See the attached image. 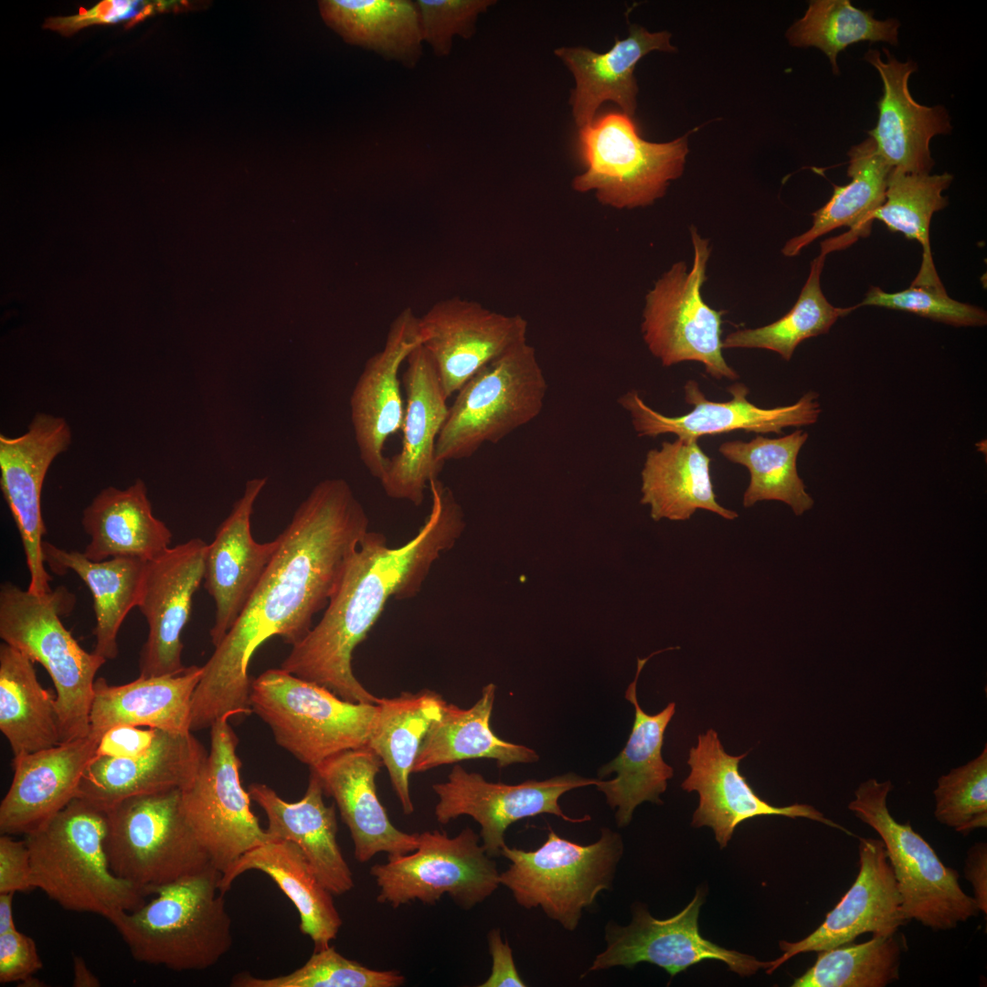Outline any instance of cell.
Instances as JSON below:
<instances>
[{
  "label": "cell",
  "instance_id": "6da1fadb",
  "mask_svg": "<svg viewBox=\"0 0 987 987\" xmlns=\"http://www.w3.org/2000/svg\"><path fill=\"white\" fill-rule=\"evenodd\" d=\"M368 524L346 481L314 486L278 536V550L241 615L202 665L191 702L195 726L252 713L249 665L255 652L274 636L292 646L306 636Z\"/></svg>",
  "mask_w": 987,
  "mask_h": 987
},
{
  "label": "cell",
  "instance_id": "7a4b0ae2",
  "mask_svg": "<svg viewBox=\"0 0 987 987\" xmlns=\"http://www.w3.org/2000/svg\"><path fill=\"white\" fill-rule=\"evenodd\" d=\"M430 513L417 535L390 547L384 535L367 531L348 557L320 621L292 646L281 668L352 703L377 704L355 677L352 654L387 600L420 590L434 562L453 547L465 522L452 491L430 482Z\"/></svg>",
  "mask_w": 987,
  "mask_h": 987
},
{
  "label": "cell",
  "instance_id": "3957f363",
  "mask_svg": "<svg viewBox=\"0 0 987 987\" xmlns=\"http://www.w3.org/2000/svg\"><path fill=\"white\" fill-rule=\"evenodd\" d=\"M108 809L75 797L37 830L24 835L34 889L69 911L102 916L142 907L147 897L110 868L104 839Z\"/></svg>",
  "mask_w": 987,
  "mask_h": 987
},
{
  "label": "cell",
  "instance_id": "277c9868",
  "mask_svg": "<svg viewBox=\"0 0 987 987\" xmlns=\"http://www.w3.org/2000/svg\"><path fill=\"white\" fill-rule=\"evenodd\" d=\"M213 865L164 885L139 908L111 919L139 962L175 971L217 964L233 944L232 921Z\"/></svg>",
  "mask_w": 987,
  "mask_h": 987
},
{
  "label": "cell",
  "instance_id": "5b68a950",
  "mask_svg": "<svg viewBox=\"0 0 987 987\" xmlns=\"http://www.w3.org/2000/svg\"><path fill=\"white\" fill-rule=\"evenodd\" d=\"M75 596L60 586L46 593L10 581L0 586V637L50 675L56 689L61 742L90 734L95 675L106 660L85 651L66 629Z\"/></svg>",
  "mask_w": 987,
  "mask_h": 987
},
{
  "label": "cell",
  "instance_id": "8992f818",
  "mask_svg": "<svg viewBox=\"0 0 987 987\" xmlns=\"http://www.w3.org/2000/svg\"><path fill=\"white\" fill-rule=\"evenodd\" d=\"M623 854L621 836L609 828L589 844H580L549 829L547 838L536 850L504 844L501 855L509 860L500 873V885L507 887L516 903L527 909L540 907L565 929L574 931L585 908L612 886Z\"/></svg>",
  "mask_w": 987,
  "mask_h": 987
},
{
  "label": "cell",
  "instance_id": "52a82bcc",
  "mask_svg": "<svg viewBox=\"0 0 987 987\" xmlns=\"http://www.w3.org/2000/svg\"><path fill=\"white\" fill-rule=\"evenodd\" d=\"M104 848L112 873L146 896L212 865L184 816L181 789L132 796L109 808Z\"/></svg>",
  "mask_w": 987,
  "mask_h": 987
},
{
  "label": "cell",
  "instance_id": "ba28073f",
  "mask_svg": "<svg viewBox=\"0 0 987 987\" xmlns=\"http://www.w3.org/2000/svg\"><path fill=\"white\" fill-rule=\"evenodd\" d=\"M547 390L527 341L490 362L457 392L437 439V462L469 458L528 424L541 413Z\"/></svg>",
  "mask_w": 987,
  "mask_h": 987
},
{
  "label": "cell",
  "instance_id": "9c48e42d",
  "mask_svg": "<svg viewBox=\"0 0 987 987\" xmlns=\"http://www.w3.org/2000/svg\"><path fill=\"white\" fill-rule=\"evenodd\" d=\"M250 706L276 743L310 768L345 750L366 747L377 704L352 703L285 670L251 681Z\"/></svg>",
  "mask_w": 987,
  "mask_h": 987
},
{
  "label": "cell",
  "instance_id": "30bf717a",
  "mask_svg": "<svg viewBox=\"0 0 987 987\" xmlns=\"http://www.w3.org/2000/svg\"><path fill=\"white\" fill-rule=\"evenodd\" d=\"M893 789L890 780L868 779L856 788L848 809L884 843L906 919L948 930L977 917L979 908L962 890L958 871L941 862L909 821L901 823L891 815L887 797Z\"/></svg>",
  "mask_w": 987,
  "mask_h": 987
},
{
  "label": "cell",
  "instance_id": "8fae6325",
  "mask_svg": "<svg viewBox=\"0 0 987 987\" xmlns=\"http://www.w3.org/2000/svg\"><path fill=\"white\" fill-rule=\"evenodd\" d=\"M578 151L586 166L572 187L595 191L600 203L618 209L646 207L662 197L684 171L687 135L668 143L643 140L631 117L608 112L579 129Z\"/></svg>",
  "mask_w": 987,
  "mask_h": 987
},
{
  "label": "cell",
  "instance_id": "7c38bea8",
  "mask_svg": "<svg viewBox=\"0 0 987 987\" xmlns=\"http://www.w3.org/2000/svg\"><path fill=\"white\" fill-rule=\"evenodd\" d=\"M693 266L675 262L645 296L642 333L650 352L663 366L697 361L715 379L736 380L738 373L722 354V311L708 306L701 289L711 254L709 240L690 228Z\"/></svg>",
  "mask_w": 987,
  "mask_h": 987
},
{
  "label": "cell",
  "instance_id": "4fadbf2b",
  "mask_svg": "<svg viewBox=\"0 0 987 987\" xmlns=\"http://www.w3.org/2000/svg\"><path fill=\"white\" fill-rule=\"evenodd\" d=\"M480 840L470 827L453 837L438 830L418 833L414 851L370 868L377 901L397 908L416 900L434 905L447 895L465 910L483 902L500 886V873Z\"/></svg>",
  "mask_w": 987,
  "mask_h": 987
},
{
  "label": "cell",
  "instance_id": "5bb4252c",
  "mask_svg": "<svg viewBox=\"0 0 987 987\" xmlns=\"http://www.w3.org/2000/svg\"><path fill=\"white\" fill-rule=\"evenodd\" d=\"M238 743L228 718L216 721L206 760L189 786L181 790L184 816L222 874L243 854L271 839L242 787Z\"/></svg>",
  "mask_w": 987,
  "mask_h": 987
},
{
  "label": "cell",
  "instance_id": "9a60e30c",
  "mask_svg": "<svg viewBox=\"0 0 987 987\" xmlns=\"http://www.w3.org/2000/svg\"><path fill=\"white\" fill-rule=\"evenodd\" d=\"M703 902L704 892L698 889L682 911L664 919L653 917L644 905L635 904L628 925L606 924V949L596 956L589 971L616 966L632 969L638 963L648 962L673 977L694 964L716 960L740 976H749L770 967V961L722 948L702 937L698 917Z\"/></svg>",
  "mask_w": 987,
  "mask_h": 987
},
{
  "label": "cell",
  "instance_id": "2e32d148",
  "mask_svg": "<svg viewBox=\"0 0 987 987\" xmlns=\"http://www.w3.org/2000/svg\"><path fill=\"white\" fill-rule=\"evenodd\" d=\"M599 780L569 772L514 785L495 783L487 781L479 773L468 772L457 764L445 782L432 785L439 798L434 813L441 824L462 815L471 816L481 827L479 835L487 854L495 858L501 856V850L506 844L507 828L521 819L549 813L573 823L589 821V815L579 819L568 816L558 801L571 790L596 786Z\"/></svg>",
  "mask_w": 987,
  "mask_h": 987
},
{
  "label": "cell",
  "instance_id": "e0dca14e",
  "mask_svg": "<svg viewBox=\"0 0 987 987\" xmlns=\"http://www.w3.org/2000/svg\"><path fill=\"white\" fill-rule=\"evenodd\" d=\"M421 345L433 358L447 398L480 369L527 341V321L460 297L440 300L418 322Z\"/></svg>",
  "mask_w": 987,
  "mask_h": 987
},
{
  "label": "cell",
  "instance_id": "ac0fdd59",
  "mask_svg": "<svg viewBox=\"0 0 987 987\" xmlns=\"http://www.w3.org/2000/svg\"><path fill=\"white\" fill-rule=\"evenodd\" d=\"M70 442L66 420L45 413H37L19 437L0 435V487L21 537L30 576L27 589L34 593L52 589L42 548L47 532L42 486L50 464Z\"/></svg>",
  "mask_w": 987,
  "mask_h": 987
},
{
  "label": "cell",
  "instance_id": "d6986e66",
  "mask_svg": "<svg viewBox=\"0 0 987 987\" xmlns=\"http://www.w3.org/2000/svg\"><path fill=\"white\" fill-rule=\"evenodd\" d=\"M207 547L195 537L147 561L137 606L148 625L139 655L141 676L175 674L186 668L181 636L204 579Z\"/></svg>",
  "mask_w": 987,
  "mask_h": 987
},
{
  "label": "cell",
  "instance_id": "ffe728a7",
  "mask_svg": "<svg viewBox=\"0 0 987 987\" xmlns=\"http://www.w3.org/2000/svg\"><path fill=\"white\" fill-rule=\"evenodd\" d=\"M731 399L726 402L708 400L698 383L690 379L685 385V398L693 409L680 416H665L648 406L636 390L621 395L619 404L629 412L639 437L655 438L672 433L681 440H697L736 430L756 433H781L788 427L815 423L822 412L815 392L805 393L792 405L772 409L759 408L747 396L748 388L736 383L727 388Z\"/></svg>",
  "mask_w": 987,
  "mask_h": 987
},
{
  "label": "cell",
  "instance_id": "44dd1931",
  "mask_svg": "<svg viewBox=\"0 0 987 987\" xmlns=\"http://www.w3.org/2000/svg\"><path fill=\"white\" fill-rule=\"evenodd\" d=\"M859 871L851 887L806 938L780 940L782 955L766 970L772 973L791 958L849 944L862 934L893 936L907 920L893 869L881 839L858 837Z\"/></svg>",
  "mask_w": 987,
  "mask_h": 987
},
{
  "label": "cell",
  "instance_id": "7402d4cb",
  "mask_svg": "<svg viewBox=\"0 0 987 987\" xmlns=\"http://www.w3.org/2000/svg\"><path fill=\"white\" fill-rule=\"evenodd\" d=\"M747 755L748 752L739 756L727 753L712 728L698 735L697 745L689 751L687 764L691 770L681 787L699 794L692 825L711 827L720 847L727 846L739 823L768 815L807 818L853 835L811 805L794 803L777 807L761 799L739 772V762Z\"/></svg>",
  "mask_w": 987,
  "mask_h": 987
},
{
  "label": "cell",
  "instance_id": "603a6c76",
  "mask_svg": "<svg viewBox=\"0 0 987 987\" xmlns=\"http://www.w3.org/2000/svg\"><path fill=\"white\" fill-rule=\"evenodd\" d=\"M406 362L402 446L398 453L387 459L379 481L388 497L419 506L425 490L438 479L443 467L436 460V442L449 407L437 366L426 348L418 345Z\"/></svg>",
  "mask_w": 987,
  "mask_h": 987
},
{
  "label": "cell",
  "instance_id": "cb8c5ba5",
  "mask_svg": "<svg viewBox=\"0 0 987 987\" xmlns=\"http://www.w3.org/2000/svg\"><path fill=\"white\" fill-rule=\"evenodd\" d=\"M266 481L256 478L247 482L243 495L207 547L204 586L215 602V620L209 631L215 647L241 615L280 545L279 536L260 543L251 534L254 502Z\"/></svg>",
  "mask_w": 987,
  "mask_h": 987
},
{
  "label": "cell",
  "instance_id": "d4e9b609",
  "mask_svg": "<svg viewBox=\"0 0 987 987\" xmlns=\"http://www.w3.org/2000/svg\"><path fill=\"white\" fill-rule=\"evenodd\" d=\"M419 317L410 308L392 321L383 348L370 356L355 386L351 418L360 458L372 476L383 475L387 439L402 428L405 408L398 371L410 352L421 344Z\"/></svg>",
  "mask_w": 987,
  "mask_h": 987
},
{
  "label": "cell",
  "instance_id": "484cf974",
  "mask_svg": "<svg viewBox=\"0 0 987 987\" xmlns=\"http://www.w3.org/2000/svg\"><path fill=\"white\" fill-rule=\"evenodd\" d=\"M382 766L379 756L366 746L342 751L310 768L324 795L334 798L360 863L379 853L408 854L418 845V833L396 828L377 797L376 777Z\"/></svg>",
  "mask_w": 987,
  "mask_h": 987
},
{
  "label": "cell",
  "instance_id": "4316f807",
  "mask_svg": "<svg viewBox=\"0 0 987 987\" xmlns=\"http://www.w3.org/2000/svg\"><path fill=\"white\" fill-rule=\"evenodd\" d=\"M98 743L89 734L13 758V780L0 804L1 833H29L77 797Z\"/></svg>",
  "mask_w": 987,
  "mask_h": 987
},
{
  "label": "cell",
  "instance_id": "83f0119b",
  "mask_svg": "<svg viewBox=\"0 0 987 987\" xmlns=\"http://www.w3.org/2000/svg\"><path fill=\"white\" fill-rule=\"evenodd\" d=\"M869 49L865 59L878 71L883 81V95L877 101L876 125L867 131L878 154L893 168L905 173L929 174L934 161L929 143L938 134L950 133V117L945 107H928L918 103L908 90L910 75L918 70L913 60L897 59L889 50Z\"/></svg>",
  "mask_w": 987,
  "mask_h": 987
},
{
  "label": "cell",
  "instance_id": "f1b7e54d",
  "mask_svg": "<svg viewBox=\"0 0 987 987\" xmlns=\"http://www.w3.org/2000/svg\"><path fill=\"white\" fill-rule=\"evenodd\" d=\"M207 757L206 748L191 732L159 729L152 747L139 756H94L77 796L109 809L132 796L183 790L193 781Z\"/></svg>",
  "mask_w": 987,
  "mask_h": 987
},
{
  "label": "cell",
  "instance_id": "f546056e",
  "mask_svg": "<svg viewBox=\"0 0 987 987\" xmlns=\"http://www.w3.org/2000/svg\"><path fill=\"white\" fill-rule=\"evenodd\" d=\"M670 647L656 651L648 657L637 660L634 680L629 685L625 698L634 706V721L627 743L620 754L598 771L597 789L603 792L611 809H616L618 826L628 825L635 808L643 801L662 803L660 795L674 776V769L664 762L662 748L665 729L675 713V703L667 705L661 712L648 715L637 699V682L648 660Z\"/></svg>",
  "mask_w": 987,
  "mask_h": 987
},
{
  "label": "cell",
  "instance_id": "4dcf8cb0",
  "mask_svg": "<svg viewBox=\"0 0 987 987\" xmlns=\"http://www.w3.org/2000/svg\"><path fill=\"white\" fill-rule=\"evenodd\" d=\"M667 31L649 32L631 25L629 35L616 39L611 48L597 53L583 47H562L555 54L573 74L576 86L570 104L576 125L581 129L595 120L600 106L615 102L630 117L637 108L638 86L634 69L639 60L653 50L674 51Z\"/></svg>",
  "mask_w": 987,
  "mask_h": 987
},
{
  "label": "cell",
  "instance_id": "1f68e13d",
  "mask_svg": "<svg viewBox=\"0 0 987 987\" xmlns=\"http://www.w3.org/2000/svg\"><path fill=\"white\" fill-rule=\"evenodd\" d=\"M310 771L305 794L295 802L284 801L262 783L250 784L248 791L266 813L270 838L295 844L322 884L341 896L354 887L353 873L337 842L335 807L324 803L321 782Z\"/></svg>",
  "mask_w": 987,
  "mask_h": 987
},
{
  "label": "cell",
  "instance_id": "d6a6232c",
  "mask_svg": "<svg viewBox=\"0 0 987 987\" xmlns=\"http://www.w3.org/2000/svg\"><path fill=\"white\" fill-rule=\"evenodd\" d=\"M202 666L191 665L175 674L139 677L112 685L95 679L90 710V735L100 738L118 725L148 727L174 733L190 730L191 702Z\"/></svg>",
  "mask_w": 987,
  "mask_h": 987
},
{
  "label": "cell",
  "instance_id": "836d02e7",
  "mask_svg": "<svg viewBox=\"0 0 987 987\" xmlns=\"http://www.w3.org/2000/svg\"><path fill=\"white\" fill-rule=\"evenodd\" d=\"M250 870L270 876L292 901L300 916V930L313 942L314 950L330 946L343 920L333 894L322 884L300 848L293 843L270 839L239 857L222 875L219 890L225 895L234 880Z\"/></svg>",
  "mask_w": 987,
  "mask_h": 987
},
{
  "label": "cell",
  "instance_id": "e575fe53",
  "mask_svg": "<svg viewBox=\"0 0 987 987\" xmlns=\"http://www.w3.org/2000/svg\"><path fill=\"white\" fill-rule=\"evenodd\" d=\"M90 540L83 553L93 561L127 557L149 561L170 547L172 533L156 518L143 481L125 489H102L84 509Z\"/></svg>",
  "mask_w": 987,
  "mask_h": 987
},
{
  "label": "cell",
  "instance_id": "d590c367",
  "mask_svg": "<svg viewBox=\"0 0 987 987\" xmlns=\"http://www.w3.org/2000/svg\"><path fill=\"white\" fill-rule=\"evenodd\" d=\"M711 461L697 440L676 439L650 450L642 470L641 504L650 506L651 517L654 521H685L704 509L727 520L736 519L737 512L716 501Z\"/></svg>",
  "mask_w": 987,
  "mask_h": 987
},
{
  "label": "cell",
  "instance_id": "8d00e7d4",
  "mask_svg": "<svg viewBox=\"0 0 987 987\" xmlns=\"http://www.w3.org/2000/svg\"><path fill=\"white\" fill-rule=\"evenodd\" d=\"M45 563L56 574L76 573L90 589L96 619L94 653L106 661L117 657L119 630L130 610L138 606L146 563L140 558L118 557L93 561L84 553L66 550L43 542Z\"/></svg>",
  "mask_w": 987,
  "mask_h": 987
},
{
  "label": "cell",
  "instance_id": "74e56055",
  "mask_svg": "<svg viewBox=\"0 0 987 987\" xmlns=\"http://www.w3.org/2000/svg\"><path fill=\"white\" fill-rule=\"evenodd\" d=\"M495 691L494 684L486 685L480 699L468 709L446 703L420 745L412 773L470 759H492L499 768L536 762L539 757L534 749L504 740L492 730Z\"/></svg>",
  "mask_w": 987,
  "mask_h": 987
},
{
  "label": "cell",
  "instance_id": "f35d334b",
  "mask_svg": "<svg viewBox=\"0 0 987 987\" xmlns=\"http://www.w3.org/2000/svg\"><path fill=\"white\" fill-rule=\"evenodd\" d=\"M324 23L345 42L414 69L422 56L419 11L411 0H322Z\"/></svg>",
  "mask_w": 987,
  "mask_h": 987
},
{
  "label": "cell",
  "instance_id": "ab89813d",
  "mask_svg": "<svg viewBox=\"0 0 987 987\" xmlns=\"http://www.w3.org/2000/svg\"><path fill=\"white\" fill-rule=\"evenodd\" d=\"M848 156L850 182L844 186L833 185L831 198L812 213V227L785 244L784 256L798 255L819 237L842 227L849 228L848 232L841 235L847 246L858 238L869 235L874 214L885 201L886 184L893 168L878 154L870 137L853 146Z\"/></svg>",
  "mask_w": 987,
  "mask_h": 987
},
{
  "label": "cell",
  "instance_id": "60d3db41",
  "mask_svg": "<svg viewBox=\"0 0 987 987\" xmlns=\"http://www.w3.org/2000/svg\"><path fill=\"white\" fill-rule=\"evenodd\" d=\"M33 663L15 647L0 644V730L14 758L61 743L56 695L42 687Z\"/></svg>",
  "mask_w": 987,
  "mask_h": 987
},
{
  "label": "cell",
  "instance_id": "b9f144b4",
  "mask_svg": "<svg viewBox=\"0 0 987 987\" xmlns=\"http://www.w3.org/2000/svg\"><path fill=\"white\" fill-rule=\"evenodd\" d=\"M445 704L440 695L430 690L417 694L404 692L377 701L367 747L387 767L394 791L407 815L414 811L409 776L417 754L430 726L441 716Z\"/></svg>",
  "mask_w": 987,
  "mask_h": 987
},
{
  "label": "cell",
  "instance_id": "7bdbcfd3",
  "mask_svg": "<svg viewBox=\"0 0 987 987\" xmlns=\"http://www.w3.org/2000/svg\"><path fill=\"white\" fill-rule=\"evenodd\" d=\"M807 439V432L796 430L781 438L758 435L748 442L733 440L719 446V452L727 460L745 466L750 473L743 495L745 507L759 501L776 500L788 504L796 515L812 507L813 500L806 492L796 465Z\"/></svg>",
  "mask_w": 987,
  "mask_h": 987
},
{
  "label": "cell",
  "instance_id": "ee69618b",
  "mask_svg": "<svg viewBox=\"0 0 987 987\" xmlns=\"http://www.w3.org/2000/svg\"><path fill=\"white\" fill-rule=\"evenodd\" d=\"M953 176L911 174L892 169L885 193L884 203L874 214V220L883 222L892 232H899L907 239L919 242L923 249L920 269L913 285H941L933 262L929 242V226L935 212L948 205L942 196Z\"/></svg>",
  "mask_w": 987,
  "mask_h": 987
},
{
  "label": "cell",
  "instance_id": "f6af8a7d",
  "mask_svg": "<svg viewBox=\"0 0 987 987\" xmlns=\"http://www.w3.org/2000/svg\"><path fill=\"white\" fill-rule=\"evenodd\" d=\"M827 254L821 249L819 256L812 261L799 298L785 315L762 327L730 333L722 341L723 348L767 349L789 361L802 341L827 334L838 318L855 310V306L835 307L822 293L821 273Z\"/></svg>",
  "mask_w": 987,
  "mask_h": 987
},
{
  "label": "cell",
  "instance_id": "bcb514c9",
  "mask_svg": "<svg viewBox=\"0 0 987 987\" xmlns=\"http://www.w3.org/2000/svg\"><path fill=\"white\" fill-rule=\"evenodd\" d=\"M899 22L879 20L873 11L854 7L848 0L811 1L804 16L787 31L790 44L798 48L814 47L829 58L834 74L839 73L838 54L849 45L863 42H898Z\"/></svg>",
  "mask_w": 987,
  "mask_h": 987
},
{
  "label": "cell",
  "instance_id": "7dc6e473",
  "mask_svg": "<svg viewBox=\"0 0 987 987\" xmlns=\"http://www.w3.org/2000/svg\"><path fill=\"white\" fill-rule=\"evenodd\" d=\"M901 948L893 936L818 952L815 963L792 987H885L899 978Z\"/></svg>",
  "mask_w": 987,
  "mask_h": 987
},
{
  "label": "cell",
  "instance_id": "c3c4849f",
  "mask_svg": "<svg viewBox=\"0 0 987 987\" xmlns=\"http://www.w3.org/2000/svg\"><path fill=\"white\" fill-rule=\"evenodd\" d=\"M405 976L397 970H374L340 954L333 946L314 950L299 969L286 975L259 978L235 975L236 987H398Z\"/></svg>",
  "mask_w": 987,
  "mask_h": 987
},
{
  "label": "cell",
  "instance_id": "681fc988",
  "mask_svg": "<svg viewBox=\"0 0 987 987\" xmlns=\"http://www.w3.org/2000/svg\"><path fill=\"white\" fill-rule=\"evenodd\" d=\"M937 821L968 835L987 827V748L972 760L940 776L933 791Z\"/></svg>",
  "mask_w": 987,
  "mask_h": 987
},
{
  "label": "cell",
  "instance_id": "f907efd6",
  "mask_svg": "<svg viewBox=\"0 0 987 987\" xmlns=\"http://www.w3.org/2000/svg\"><path fill=\"white\" fill-rule=\"evenodd\" d=\"M865 305L907 312L956 327L983 326L987 324V313L983 309L950 298L942 284H911L909 288L897 292H886L873 286L855 308Z\"/></svg>",
  "mask_w": 987,
  "mask_h": 987
},
{
  "label": "cell",
  "instance_id": "816d5d0a",
  "mask_svg": "<svg viewBox=\"0 0 987 987\" xmlns=\"http://www.w3.org/2000/svg\"><path fill=\"white\" fill-rule=\"evenodd\" d=\"M423 42L437 57L450 55L453 38H471L476 32L481 14L494 5V0H417Z\"/></svg>",
  "mask_w": 987,
  "mask_h": 987
},
{
  "label": "cell",
  "instance_id": "f5cc1de1",
  "mask_svg": "<svg viewBox=\"0 0 987 987\" xmlns=\"http://www.w3.org/2000/svg\"><path fill=\"white\" fill-rule=\"evenodd\" d=\"M42 969V961L33 939L14 929L0 934V982L37 983L33 975ZM34 986H37L34 984Z\"/></svg>",
  "mask_w": 987,
  "mask_h": 987
},
{
  "label": "cell",
  "instance_id": "db71d44e",
  "mask_svg": "<svg viewBox=\"0 0 987 987\" xmlns=\"http://www.w3.org/2000/svg\"><path fill=\"white\" fill-rule=\"evenodd\" d=\"M34 889L28 848L24 841L9 834L0 837V893Z\"/></svg>",
  "mask_w": 987,
  "mask_h": 987
},
{
  "label": "cell",
  "instance_id": "11a10c76",
  "mask_svg": "<svg viewBox=\"0 0 987 987\" xmlns=\"http://www.w3.org/2000/svg\"><path fill=\"white\" fill-rule=\"evenodd\" d=\"M158 728L142 729L130 725L109 728L101 738L95 756L133 758L147 751L156 739Z\"/></svg>",
  "mask_w": 987,
  "mask_h": 987
},
{
  "label": "cell",
  "instance_id": "9f6ffc18",
  "mask_svg": "<svg viewBox=\"0 0 987 987\" xmlns=\"http://www.w3.org/2000/svg\"><path fill=\"white\" fill-rule=\"evenodd\" d=\"M488 949L492 957V971L489 977L480 987H525L514 961L513 951L507 941H504L499 929H494L487 935Z\"/></svg>",
  "mask_w": 987,
  "mask_h": 987
},
{
  "label": "cell",
  "instance_id": "6f0895ef",
  "mask_svg": "<svg viewBox=\"0 0 987 987\" xmlns=\"http://www.w3.org/2000/svg\"><path fill=\"white\" fill-rule=\"evenodd\" d=\"M138 3L137 1H104L80 16L56 19L53 20V23H48V27L69 33L71 27L76 30L80 27L91 23L113 22L129 16L134 11Z\"/></svg>",
  "mask_w": 987,
  "mask_h": 987
},
{
  "label": "cell",
  "instance_id": "680465c9",
  "mask_svg": "<svg viewBox=\"0 0 987 987\" xmlns=\"http://www.w3.org/2000/svg\"><path fill=\"white\" fill-rule=\"evenodd\" d=\"M964 876L971 884L979 911L987 913V844L976 843L969 848L965 859Z\"/></svg>",
  "mask_w": 987,
  "mask_h": 987
},
{
  "label": "cell",
  "instance_id": "91938a15",
  "mask_svg": "<svg viewBox=\"0 0 987 987\" xmlns=\"http://www.w3.org/2000/svg\"><path fill=\"white\" fill-rule=\"evenodd\" d=\"M73 986L77 987H96L100 986V981L95 975L89 970L85 961L79 956H75L73 959Z\"/></svg>",
  "mask_w": 987,
  "mask_h": 987
},
{
  "label": "cell",
  "instance_id": "94428289",
  "mask_svg": "<svg viewBox=\"0 0 987 987\" xmlns=\"http://www.w3.org/2000/svg\"><path fill=\"white\" fill-rule=\"evenodd\" d=\"M15 893H0V934L16 929L13 917Z\"/></svg>",
  "mask_w": 987,
  "mask_h": 987
}]
</instances>
